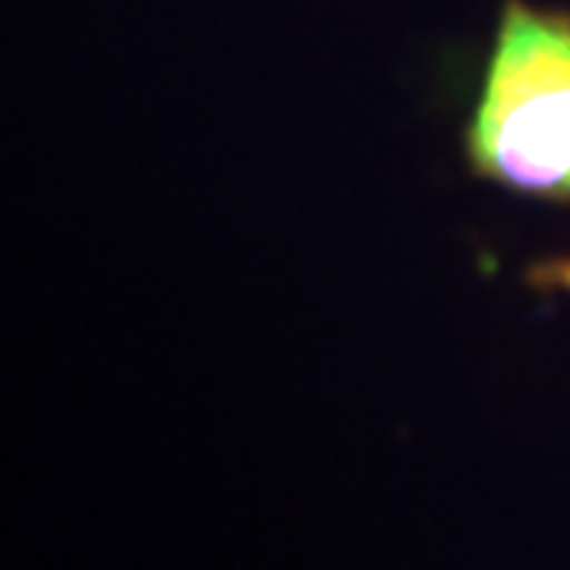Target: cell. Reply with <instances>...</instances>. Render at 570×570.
I'll list each match as a JSON object with an SVG mask.
<instances>
[{"label":"cell","mask_w":570,"mask_h":570,"mask_svg":"<svg viewBox=\"0 0 570 570\" xmlns=\"http://www.w3.org/2000/svg\"><path fill=\"white\" fill-rule=\"evenodd\" d=\"M530 283L535 288H551V292H568L570 295V257H551L530 269Z\"/></svg>","instance_id":"7a4b0ae2"},{"label":"cell","mask_w":570,"mask_h":570,"mask_svg":"<svg viewBox=\"0 0 570 570\" xmlns=\"http://www.w3.org/2000/svg\"><path fill=\"white\" fill-rule=\"evenodd\" d=\"M466 159L498 187L570 204V10L504 0L466 124Z\"/></svg>","instance_id":"6da1fadb"}]
</instances>
